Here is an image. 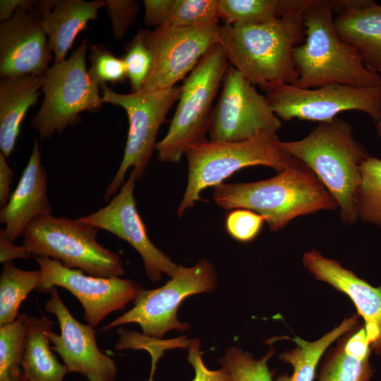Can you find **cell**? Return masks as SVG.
Returning <instances> with one entry per match:
<instances>
[{
	"label": "cell",
	"mask_w": 381,
	"mask_h": 381,
	"mask_svg": "<svg viewBox=\"0 0 381 381\" xmlns=\"http://www.w3.org/2000/svg\"><path fill=\"white\" fill-rule=\"evenodd\" d=\"M174 0H144V22L155 29L162 28L169 17Z\"/></svg>",
	"instance_id": "8d00e7d4"
},
{
	"label": "cell",
	"mask_w": 381,
	"mask_h": 381,
	"mask_svg": "<svg viewBox=\"0 0 381 381\" xmlns=\"http://www.w3.org/2000/svg\"><path fill=\"white\" fill-rule=\"evenodd\" d=\"M222 85L211 116L210 141L236 142L262 134L277 135L282 121L255 85L231 66Z\"/></svg>",
	"instance_id": "7c38bea8"
},
{
	"label": "cell",
	"mask_w": 381,
	"mask_h": 381,
	"mask_svg": "<svg viewBox=\"0 0 381 381\" xmlns=\"http://www.w3.org/2000/svg\"><path fill=\"white\" fill-rule=\"evenodd\" d=\"M154 374L155 373H151L150 372V378L147 381H153V376H154Z\"/></svg>",
	"instance_id": "b9f144b4"
},
{
	"label": "cell",
	"mask_w": 381,
	"mask_h": 381,
	"mask_svg": "<svg viewBox=\"0 0 381 381\" xmlns=\"http://www.w3.org/2000/svg\"><path fill=\"white\" fill-rule=\"evenodd\" d=\"M105 1L114 36L116 39H121L136 19L140 11L139 4L135 0Z\"/></svg>",
	"instance_id": "e575fe53"
},
{
	"label": "cell",
	"mask_w": 381,
	"mask_h": 381,
	"mask_svg": "<svg viewBox=\"0 0 381 381\" xmlns=\"http://www.w3.org/2000/svg\"><path fill=\"white\" fill-rule=\"evenodd\" d=\"M41 76L2 78L0 80V152L8 158L15 149L28 109L38 102Z\"/></svg>",
	"instance_id": "7402d4cb"
},
{
	"label": "cell",
	"mask_w": 381,
	"mask_h": 381,
	"mask_svg": "<svg viewBox=\"0 0 381 381\" xmlns=\"http://www.w3.org/2000/svg\"><path fill=\"white\" fill-rule=\"evenodd\" d=\"M216 284L214 266L207 259L192 267L179 266L176 273L164 286L150 290L140 288L133 307L102 329L137 323L144 336L157 339H162L171 329L185 331L189 325L177 318L180 304L189 296L212 291Z\"/></svg>",
	"instance_id": "8fae6325"
},
{
	"label": "cell",
	"mask_w": 381,
	"mask_h": 381,
	"mask_svg": "<svg viewBox=\"0 0 381 381\" xmlns=\"http://www.w3.org/2000/svg\"><path fill=\"white\" fill-rule=\"evenodd\" d=\"M29 317L22 313L0 326V381H23L22 361Z\"/></svg>",
	"instance_id": "83f0119b"
},
{
	"label": "cell",
	"mask_w": 381,
	"mask_h": 381,
	"mask_svg": "<svg viewBox=\"0 0 381 381\" xmlns=\"http://www.w3.org/2000/svg\"><path fill=\"white\" fill-rule=\"evenodd\" d=\"M35 259L41 272L38 292L49 293L56 286L67 289L80 302L84 318L92 327L109 314L123 310L127 303L134 301L141 288L129 279L97 277L68 268L58 260Z\"/></svg>",
	"instance_id": "5bb4252c"
},
{
	"label": "cell",
	"mask_w": 381,
	"mask_h": 381,
	"mask_svg": "<svg viewBox=\"0 0 381 381\" xmlns=\"http://www.w3.org/2000/svg\"><path fill=\"white\" fill-rule=\"evenodd\" d=\"M102 99L122 107L126 112L129 129L124 154L115 176L104 195L105 200L114 196L123 185L126 174L141 179L155 147L158 131L172 105L179 98L181 86L145 92L142 91L121 94L103 85Z\"/></svg>",
	"instance_id": "9c48e42d"
},
{
	"label": "cell",
	"mask_w": 381,
	"mask_h": 381,
	"mask_svg": "<svg viewBox=\"0 0 381 381\" xmlns=\"http://www.w3.org/2000/svg\"><path fill=\"white\" fill-rule=\"evenodd\" d=\"M260 88L281 121L297 119L321 123L346 111H361L375 123L381 121V87L363 88L333 83L315 88H300L272 83Z\"/></svg>",
	"instance_id": "30bf717a"
},
{
	"label": "cell",
	"mask_w": 381,
	"mask_h": 381,
	"mask_svg": "<svg viewBox=\"0 0 381 381\" xmlns=\"http://www.w3.org/2000/svg\"><path fill=\"white\" fill-rule=\"evenodd\" d=\"M361 174L356 199L358 219L381 229V159L368 157L361 166Z\"/></svg>",
	"instance_id": "f1b7e54d"
},
{
	"label": "cell",
	"mask_w": 381,
	"mask_h": 381,
	"mask_svg": "<svg viewBox=\"0 0 381 381\" xmlns=\"http://www.w3.org/2000/svg\"><path fill=\"white\" fill-rule=\"evenodd\" d=\"M53 325L45 315L29 317L22 361L23 381H63L68 373L49 346L48 332Z\"/></svg>",
	"instance_id": "603a6c76"
},
{
	"label": "cell",
	"mask_w": 381,
	"mask_h": 381,
	"mask_svg": "<svg viewBox=\"0 0 381 381\" xmlns=\"http://www.w3.org/2000/svg\"><path fill=\"white\" fill-rule=\"evenodd\" d=\"M49 293L45 310L55 315L60 327L59 335L52 329L48 332L49 341L54 345L52 350L59 355L68 373H80L88 381H114L116 363L98 348L93 327L72 315L56 287Z\"/></svg>",
	"instance_id": "2e32d148"
},
{
	"label": "cell",
	"mask_w": 381,
	"mask_h": 381,
	"mask_svg": "<svg viewBox=\"0 0 381 381\" xmlns=\"http://www.w3.org/2000/svg\"><path fill=\"white\" fill-rule=\"evenodd\" d=\"M87 42L84 39L68 59L54 64L41 75L44 99L32 126L42 140L80 123L81 112H96L102 107L99 87L86 67Z\"/></svg>",
	"instance_id": "ba28073f"
},
{
	"label": "cell",
	"mask_w": 381,
	"mask_h": 381,
	"mask_svg": "<svg viewBox=\"0 0 381 381\" xmlns=\"http://www.w3.org/2000/svg\"><path fill=\"white\" fill-rule=\"evenodd\" d=\"M306 0H217L219 19L226 24L253 25L271 21Z\"/></svg>",
	"instance_id": "484cf974"
},
{
	"label": "cell",
	"mask_w": 381,
	"mask_h": 381,
	"mask_svg": "<svg viewBox=\"0 0 381 381\" xmlns=\"http://www.w3.org/2000/svg\"><path fill=\"white\" fill-rule=\"evenodd\" d=\"M279 140L277 135L262 134L236 142L207 140L188 147L184 154L188 182L177 209L178 217L202 200L200 194L205 188H214L241 169L262 165L280 172L288 167L294 157L279 147Z\"/></svg>",
	"instance_id": "5b68a950"
},
{
	"label": "cell",
	"mask_w": 381,
	"mask_h": 381,
	"mask_svg": "<svg viewBox=\"0 0 381 381\" xmlns=\"http://www.w3.org/2000/svg\"><path fill=\"white\" fill-rule=\"evenodd\" d=\"M136 180L131 173L107 205L77 219L95 229L106 230L131 244L142 257L147 277L152 282H157L162 274L174 277L179 266L159 250L147 236L134 198Z\"/></svg>",
	"instance_id": "9a60e30c"
},
{
	"label": "cell",
	"mask_w": 381,
	"mask_h": 381,
	"mask_svg": "<svg viewBox=\"0 0 381 381\" xmlns=\"http://www.w3.org/2000/svg\"><path fill=\"white\" fill-rule=\"evenodd\" d=\"M37 6L54 64H59L66 59L78 34L97 18L98 11L107 4L105 0H42L37 1Z\"/></svg>",
	"instance_id": "44dd1931"
},
{
	"label": "cell",
	"mask_w": 381,
	"mask_h": 381,
	"mask_svg": "<svg viewBox=\"0 0 381 381\" xmlns=\"http://www.w3.org/2000/svg\"><path fill=\"white\" fill-rule=\"evenodd\" d=\"M264 222L263 217L254 211L234 209L227 214L225 227L233 238L246 243L253 241L259 234Z\"/></svg>",
	"instance_id": "836d02e7"
},
{
	"label": "cell",
	"mask_w": 381,
	"mask_h": 381,
	"mask_svg": "<svg viewBox=\"0 0 381 381\" xmlns=\"http://www.w3.org/2000/svg\"><path fill=\"white\" fill-rule=\"evenodd\" d=\"M353 131L348 122L336 117L318 123L301 140L278 143L282 150L315 174L334 199L341 219L346 225L358 219L356 199L361 181V166L370 156L355 139Z\"/></svg>",
	"instance_id": "3957f363"
},
{
	"label": "cell",
	"mask_w": 381,
	"mask_h": 381,
	"mask_svg": "<svg viewBox=\"0 0 381 381\" xmlns=\"http://www.w3.org/2000/svg\"><path fill=\"white\" fill-rule=\"evenodd\" d=\"M32 256L30 252L23 246H17L7 240L0 234V262L6 263L12 260H28Z\"/></svg>",
	"instance_id": "74e56055"
},
{
	"label": "cell",
	"mask_w": 381,
	"mask_h": 381,
	"mask_svg": "<svg viewBox=\"0 0 381 381\" xmlns=\"http://www.w3.org/2000/svg\"><path fill=\"white\" fill-rule=\"evenodd\" d=\"M329 0H313L304 13L305 39L293 50L297 73L294 85L315 88L339 83L381 87V75L368 68L357 52L337 35Z\"/></svg>",
	"instance_id": "277c9868"
},
{
	"label": "cell",
	"mask_w": 381,
	"mask_h": 381,
	"mask_svg": "<svg viewBox=\"0 0 381 381\" xmlns=\"http://www.w3.org/2000/svg\"><path fill=\"white\" fill-rule=\"evenodd\" d=\"M371 349L364 327L342 339L322 365L318 381H370Z\"/></svg>",
	"instance_id": "cb8c5ba5"
},
{
	"label": "cell",
	"mask_w": 381,
	"mask_h": 381,
	"mask_svg": "<svg viewBox=\"0 0 381 381\" xmlns=\"http://www.w3.org/2000/svg\"><path fill=\"white\" fill-rule=\"evenodd\" d=\"M375 128L379 138L381 139V121L375 123Z\"/></svg>",
	"instance_id": "60d3db41"
},
{
	"label": "cell",
	"mask_w": 381,
	"mask_h": 381,
	"mask_svg": "<svg viewBox=\"0 0 381 381\" xmlns=\"http://www.w3.org/2000/svg\"><path fill=\"white\" fill-rule=\"evenodd\" d=\"M89 59L91 64L88 73L92 81L98 87L107 83H123L127 78L123 59L114 56L105 46L92 45Z\"/></svg>",
	"instance_id": "d6a6232c"
},
{
	"label": "cell",
	"mask_w": 381,
	"mask_h": 381,
	"mask_svg": "<svg viewBox=\"0 0 381 381\" xmlns=\"http://www.w3.org/2000/svg\"><path fill=\"white\" fill-rule=\"evenodd\" d=\"M214 189L212 200L217 206L254 211L272 231L283 229L298 217L338 207L315 174L294 157L290 165L274 177L248 183H222Z\"/></svg>",
	"instance_id": "7a4b0ae2"
},
{
	"label": "cell",
	"mask_w": 381,
	"mask_h": 381,
	"mask_svg": "<svg viewBox=\"0 0 381 381\" xmlns=\"http://www.w3.org/2000/svg\"><path fill=\"white\" fill-rule=\"evenodd\" d=\"M37 1L19 8L0 25V75L41 76L54 55Z\"/></svg>",
	"instance_id": "e0dca14e"
},
{
	"label": "cell",
	"mask_w": 381,
	"mask_h": 381,
	"mask_svg": "<svg viewBox=\"0 0 381 381\" xmlns=\"http://www.w3.org/2000/svg\"><path fill=\"white\" fill-rule=\"evenodd\" d=\"M338 36L365 66L381 73V4L373 0H331Z\"/></svg>",
	"instance_id": "ffe728a7"
},
{
	"label": "cell",
	"mask_w": 381,
	"mask_h": 381,
	"mask_svg": "<svg viewBox=\"0 0 381 381\" xmlns=\"http://www.w3.org/2000/svg\"><path fill=\"white\" fill-rule=\"evenodd\" d=\"M200 348L199 339L190 341L188 360L195 370L193 381H234L231 375L223 368L217 370L208 369L202 361Z\"/></svg>",
	"instance_id": "d590c367"
},
{
	"label": "cell",
	"mask_w": 381,
	"mask_h": 381,
	"mask_svg": "<svg viewBox=\"0 0 381 381\" xmlns=\"http://www.w3.org/2000/svg\"><path fill=\"white\" fill-rule=\"evenodd\" d=\"M271 349L265 357L255 359L250 353L237 347H230L220 363L234 381H272L267 361L274 354Z\"/></svg>",
	"instance_id": "f546056e"
},
{
	"label": "cell",
	"mask_w": 381,
	"mask_h": 381,
	"mask_svg": "<svg viewBox=\"0 0 381 381\" xmlns=\"http://www.w3.org/2000/svg\"><path fill=\"white\" fill-rule=\"evenodd\" d=\"M220 27L219 23H214L146 30L153 62L140 91L150 92L175 86L219 42Z\"/></svg>",
	"instance_id": "4fadbf2b"
},
{
	"label": "cell",
	"mask_w": 381,
	"mask_h": 381,
	"mask_svg": "<svg viewBox=\"0 0 381 381\" xmlns=\"http://www.w3.org/2000/svg\"><path fill=\"white\" fill-rule=\"evenodd\" d=\"M13 172L6 162V157L0 152V207L4 208L11 198V185Z\"/></svg>",
	"instance_id": "f35d334b"
},
{
	"label": "cell",
	"mask_w": 381,
	"mask_h": 381,
	"mask_svg": "<svg viewBox=\"0 0 381 381\" xmlns=\"http://www.w3.org/2000/svg\"><path fill=\"white\" fill-rule=\"evenodd\" d=\"M47 196V174L42 164L39 141L35 139L28 163L7 205L0 210L1 234L11 242L23 236L36 217L52 214Z\"/></svg>",
	"instance_id": "d6986e66"
},
{
	"label": "cell",
	"mask_w": 381,
	"mask_h": 381,
	"mask_svg": "<svg viewBox=\"0 0 381 381\" xmlns=\"http://www.w3.org/2000/svg\"><path fill=\"white\" fill-rule=\"evenodd\" d=\"M97 234V229L78 219L51 214L29 224L23 243L35 257L58 260L68 268L97 277H121L125 270L120 255L100 244Z\"/></svg>",
	"instance_id": "52a82bcc"
},
{
	"label": "cell",
	"mask_w": 381,
	"mask_h": 381,
	"mask_svg": "<svg viewBox=\"0 0 381 381\" xmlns=\"http://www.w3.org/2000/svg\"><path fill=\"white\" fill-rule=\"evenodd\" d=\"M218 42L201 59L181 86L169 130L155 150L160 162H179L188 147L207 140L214 102L229 68Z\"/></svg>",
	"instance_id": "8992f818"
},
{
	"label": "cell",
	"mask_w": 381,
	"mask_h": 381,
	"mask_svg": "<svg viewBox=\"0 0 381 381\" xmlns=\"http://www.w3.org/2000/svg\"><path fill=\"white\" fill-rule=\"evenodd\" d=\"M357 321V315L345 319L339 326L316 341H308L298 337L291 339L296 342V347L290 351L283 352L279 358L292 365L293 373L291 375H279L274 381H313L318 364L325 350L339 337L350 332Z\"/></svg>",
	"instance_id": "d4e9b609"
},
{
	"label": "cell",
	"mask_w": 381,
	"mask_h": 381,
	"mask_svg": "<svg viewBox=\"0 0 381 381\" xmlns=\"http://www.w3.org/2000/svg\"><path fill=\"white\" fill-rule=\"evenodd\" d=\"M313 0L271 21L253 25H221L219 43L229 63L253 85H294L293 50L305 39L304 13Z\"/></svg>",
	"instance_id": "6da1fadb"
},
{
	"label": "cell",
	"mask_w": 381,
	"mask_h": 381,
	"mask_svg": "<svg viewBox=\"0 0 381 381\" xmlns=\"http://www.w3.org/2000/svg\"><path fill=\"white\" fill-rule=\"evenodd\" d=\"M217 0H174L165 27L219 23Z\"/></svg>",
	"instance_id": "4dcf8cb0"
},
{
	"label": "cell",
	"mask_w": 381,
	"mask_h": 381,
	"mask_svg": "<svg viewBox=\"0 0 381 381\" xmlns=\"http://www.w3.org/2000/svg\"><path fill=\"white\" fill-rule=\"evenodd\" d=\"M41 272L24 270L12 262L3 264L0 277V326L14 322L20 315L22 302L34 289H37Z\"/></svg>",
	"instance_id": "4316f807"
},
{
	"label": "cell",
	"mask_w": 381,
	"mask_h": 381,
	"mask_svg": "<svg viewBox=\"0 0 381 381\" xmlns=\"http://www.w3.org/2000/svg\"><path fill=\"white\" fill-rule=\"evenodd\" d=\"M303 266L318 280L348 296L365 322L371 351L381 355V286L375 287L341 263L313 249L306 252Z\"/></svg>",
	"instance_id": "ac0fdd59"
},
{
	"label": "cell",
	"mask_w": 381,
	"mask_h": 381,
	"mask_svg": "<svg viewBox=\"0 0 381 381\" xmlns=\"http://www.w3.org/2000/svg\"><path fill=\"white\" fill-rule=\"evenodd\" d=\"M32 0H1L0 1V20L6 21L20 7L30 4Z\"/></svg>",
	"instance_id": "ab89813d"
},
{
	"label": "cell",
	"mask_w": 381,
	"mask_h": 381,
	"mask_svg": "<svg viewBox=\"0 0 381 381\" xmlns=\"http://www.w3.org/2000/svg\"><path fill=\"white\" fill-rule=\"evenodd\" d=\"M122 59L126 64L132 92L140 91L150 74L153 62V54L147 39L146 30H140L127 44Z\"/></svg>",
	"instance_id": "1f68e13d"
}]
</instances>
